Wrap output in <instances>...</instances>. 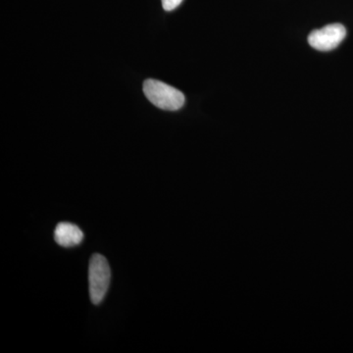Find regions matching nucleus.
I'll use <instances>...</instances> for the list:
<instances>
[{
    "mask_svg": "<svg viewBox=\"0 0 353 353\" xmlns=\"http://www.w3.org/2000/svg\"><path fill=\"white\" fill-rule=\"evenodd\" d=\"M143 92L153 105L163 110H179L183 108L185 101L182 92L153 79H148L143 83Z\"/></svg>",
    "mask_w": 353,
    "mask_h": 353,
    "instance_id": "nucleus-1",
    "label": "nucleus"
},
{
    "mask_svg": "<svg viewBox=\"0 0 353 353\" xmlns=\"http://www.w3.org/2000/svg\"><path fill=\"white\" fill-rule=\"evenodd\" d=\"M111 271L108 261L101 254H94L88 267L90 296L92 303L99 304L103 301L110 285Z\"/></svg>",
    "mask_w": 353,
    "mask_h": 353,
    "instance_id": "nucleus-2",
    "label": "nucleus"
},
{
    "mask_svg": "<svg viewBox=\"0 0 353 353\" xmlns=\"http://www.w3.org/2000/svg\"><path fill=\"white\" fill-rule=\"evenodd\" d=\"M54 240L63 248H72L82 243L83 233L77 225L62 222L55 228Z\"/></svg>",
    "mask_w": 353,
    "mask_h": 353,
    "instance_id": "nucleus-4",
    "label": "nucleus"
},
{
    "mask_svg": "<svg viewBox=\"0 0 353 353\" xmlns=\"http://www.w3.org/2000/svg\"><path fill=\"white\" fill-rule=\"evenodd\" d=\"M347 37V30L341 24L325 26L320 30L311 32L308 43L319 51H330L338 48Z\"/></svg>",
    "mask_w": 353,
    "mask_h": 353,
    "instance_id": "nucleus-3",
    "label": "nucleus"
},
{
    "mask_svg": "<svg viewBox=\"0 0 353 353\" xmlns=\"http://www.w3.org/2000/svg\"><path fill=\"white\" fill-rule=\"evenodd\" d=\"M183 0H162L165 11H172L182 3Z\"/></svg>",
    "mask_w": 353,
    "mask_h": 353,
    "instance_id": "nucleus-5",
    "label": "nucleus"
}]
</instances>
